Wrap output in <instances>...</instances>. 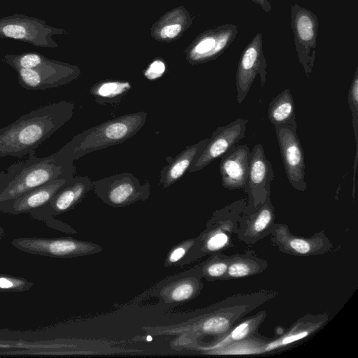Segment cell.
Segmentation results:
<instances>
[{"label":"cell","mask_w":358,"mask_h":358,"mask_svg":"<svg viewBox=\"0 0 358 358\" xmlns=\"http://www.w3.org/2000/svg\"><path fill=\"white\" fill-rule=\"evenodd\" d=\"M74 104L67 101L41 106L0 129V157H22L36 148L73 116Z\"/></svg>","instance_id":"cell-1"},{"label":"cell","mask_w":358,"mask_h":358,"mask_svg":"<svg viewBox=\"0 0 358 358\" xmlns=\"http://www.w3.org/2000/svg\"><path fill=\"white\" fill-rule=\"evenodd\" d=\"M36 153L0 171V204L15 199L50 180L72 178L76 173L73 164L60 160L53 154L38 157Z\"/></svg>","instance_id":"cell-2"},{"label":"cell","mask_w":358,"mask_h":358,"mask_svg":"<svg viewBox=\"0 0 358 358\" xmlns=\"http://www.w3.org/2000/svg\"><path fill=\"white\" fill-rule=\"evenodd\" d=\"M147 116L143 111L125 114L92 127L76 135L54 155L60 160L73 164L85 155L133 137L143 127Z\"/></svg>","instance_id":"cell-3"},{"label":"cell","mask_w":358,"mask_h":358,"mask_svg":"<svg viewBox=\"0 0 358 358\" xmlns=\"http://www.w3.org/2000/svg\"><path fill=\"white\" fill-rule=\"evenodd\" d=\"M63 29L48 25L43 20L23 14L0 18V38H10L41 48H57L52 36L63 34Z\"/></svg>","instance_id":"cell-4"},{"label":"cell","mask_w":358,"mask_h":358,"mask_svg":"<svg viewBox=\"0 0 358 358\" xmlns=\"http://www.w3.org/2000/svg\"><path fill=\"white\" fill-rule=\"evenodd\" d=\"M93 190L103 202L113 207H122L150 195L149 182L142 184L131 173H122L92 181Z\"/></svg>","instance_id":"cell-5"},{"label":"cell","mask_w":358,"mask_h":358,"mask_svg":"<svg viewBox=\"0 0 358 358\" xmlns=\"http://www.w3.org/2000/svg\"><path fill=\"white\" fill-rule=\"evenodd\" d=\"M22 87L29 90H42L65 85L79 78L77 66L66 62L46 59L34 69L15 70Z\"/></svg>","instance_id":"cell-6"},{"label":"cell","mask_w":358,"mask_h":358,"mask_svg":"<svg viewBox=\"0 0 358 358\" xmlns=\"http://www.w3.org/2000/svg\"><path fill=\"white\" fill-rule=\"evenodd\" d=\"M291 27L299 61L309 76L316 54L318 17L310 10L294 3L291 6Z\"/></svg>","instance_id":"cell-7"},{"label":"cell","mask_w":358,"mask_h":358,"mask_svg":"<svg viewBox=\"0 0 358 358\" xmlns=\"http://www.w3.org/2000/svg\"><path fill=\"white\" fill-rule=\"evenodd\" d=\"M12 245L25 252L55 258H72L97 252L99 245L71 238H17Z\"/></svg>","instance_id":"cell-8"},{"label":"cell","mask_w":358,"mask_h":358,"mask_svg":"<svg viewBox=\"0 0 358 358\" xmlns=\"http://www.w3.org/2000/svg\"><path fill=\"white\" fill-rule=\"evenodd\" d=\"M266 66L262 35L257 33L243 50L238 63L236 86L238 103H242L246 98L257 75L260 77L261 86H264L266 80Z\"/></svg>","instance_id":"cell-9"},{"label":"cell","mask_w":358,"mask_h":358,"mask_svg":"<svg viewBox=\"0 0 358 358\" xmlns=\"http://www.w3.org/2000/svg\"><path fill=\"white\" fill-rule=\"evenodd\" d=\"M296 127L292 125L274 126L288 181L294 189L303 192L307 187L305 159L296 134Z\"/></svg>","instance_id":"cell-10"},{"label":"cell","mask_w":358,"mask_h":358,"mask_svg":"<svg viewBox=\"0 0 358 358\" xmlns=\"http://www.w3.org/2000/svg\"><path fill=\"white\" fill-rule=\"evenodd\" d=\"M238 34V27L226 23L201 33L188 48L187 59L192 64L213 60L232 43Z\"/></svg>","instance_id":"cell-11"},{"label":"cell","mask_w":358,"mask_h":358,"mask_svg":"<svg viewBox=\"0 0 358 358\" xmlns=\"http://www.w3.org/2000/svg\"><path fill=\"white\" fill-rule=\"evenodd\" d=\"M248 122V120L239 118L217 127L189 168V173L201 170L238 143L245 136Z\"/></svg>","instance_id":"cell-12"},{"label":"cell","mask_w":358,"mask_h":358,"mask_svg":"<svg viewBox=\"0 0 358 358\" xmlns=\"http://www.w3.org/2000/svg\"><path fill=\"white\" fill-rule=\"evenodd\" d=\"M251 154L248 177L243 189L248 194V207L252 206V210L255 211L270 196L271 183L275 176L261 143L254 146Z\"/></svg>","instance_id":"cell-13"},{"label":"cell","mask_w":358,"mask_h":358,"mask_svg":"<svg viewBox=\"0 0 358 358\" xmlns=\"http://www.w3.org/2000/svg\"><path fill=\"white\" fill-rule=\"evenodd\" d=\"M93 189L87 176H73L44 206L29 213L38 219H48L71 210Z\"/></svg>","instance_id":"cell-14"},{"label":"cell","mask_w":358,"mask_h":358,"mask_svg":"<svg viewBox=\"0 0 358 358\" xmlns=\"http://www.w3.org/2000/svg\"><path fill=\"white\" fill-rule=\"evenodd\" d=\"M271 241L278 249L285 253L297 256H309L327 252L332 247L330 241L323 231L310 238L294 236L288 227L282 224H274L271 231Z\"/></svg>","instance_id":"cell-15"},{"label":"cell","mask_w":358,"mask_h":358,"mask_svg":"<svg viewBox=\"0 0 358 358\" xmlns=\"http://www.w3.org/2000/svg\"><path fill=\"white\" fill-rule=\"evenodd\" d=\"M251 155L247 145L236 143L220 157L219 170L224 188L229 190L245 188Z\"/></svg>","instance_id":"cell-16"},{"label":"cell","mask_w":358,"mask_h":358,"mask_svg":"<svg viewBox=\"0 0 358 358\" xmlns=\"http://www.w3.org/2000/svg\"><path fill=\"white\" fill-rule=\"evenodd\" d=\"M71 178H57L47 182L17 197L0 204V211L11 214L30 213L46 204Z\"/></svg>","instance_id":"cell-17"},{"label":"cell","mask_w":358,"mask_h":358,"mask_svg":"<svg viewBox=\"0 0 358 358\" xmlns=\"http://www.w3.org/2000/svg\"><path fill=\"white\" fill-rule=\"evenodd\" d=\"M274 220V208L268 196L259 208L240 219L238 238L246 243H253L263 238L271 233Z\"/></svg>","instance_id":"cell-18"},{"label":"cell","mask_w":358,"mask_h":358,"mask_svg":"<svg viewBox=\"0 0 358 358\" xmlns=\"http://www.w3.org/2000/svg\"><path fill=\"white\" fill-rule=\"evenodd\" d=\"M205 138L199 142L187 146L176 157H166L168 164L162 169L159 175V185L168 188L178 181L188 171L196 157L201 152L208 141Z\"/></svg>","instance_id":"cell-19"},{"label":"cell","mask_w":358,"mask_h":358,"mask_svg":"<svg viewBox=\"0 0 358 358\" xmlns=\"http://www.w3.org/2000/svg\"><path fill=\"white\" fill-rule=\"evenodd\" d=\"M227 308L226 311L210 315L202 320L196 326V331L203 334L224 336L234 327V324L246 313L245 304Z\"/></svg>","instance_id":"cell-20"},{"label":"cell","mask_w":358,"mask_h":358,"mask_svg":"<svg viewBox=\"0 0 358 358\" xmlns=\"http://www.w3.org/2000/svg\"><path fill=\"white\" fill-rule=\"evenodd\" d=\"M268 266L265 260L255 256L253 251L231 255L226 274L222 280L248 277L264 271Z\"/></svg>","instance_id":"cell-21"},{"label":"cell","mask_w":358,"mask_h":358,"mask_svg":"<svg viewBox=\"0 0 358 358\" xmlns=\"http://www.w3.org/2000/svg\"><path fill=\"white\" fill-rule=\"evenodd\" d=\"M268 117L274 126L297 127L295 105L290 90H283L271 100L268 108Z\"/></svg>","instance_id":"cell-22"},{"label":"cell","mask_w":358,"mask_h":358,"mask_svg":"<svg viewBox=\"0 0 358 358\" xmlns=\"http://www.w3.org/2000/svg\"><path fill=\"white\" fill-rule=\"evenodd\" d=\"M191 23V17L186 10L176 9L167 13L153 26L152 34L158 40L173 39Z\"/></svg>","instance_id":"cell-23"},{"label":"cell","mask_w":358,"mask_h":358,"mask_svg":"<svg viewBox=\"0 0 358 358\" xmlns=\"http://www.w3.org/2000/svg\"><path fill=\"white\" fill-rule=\"evenodd\" d=\"M131 89L127 81L107 80L95 84L90 90V94L97 103H115L126 95Z\"/></svg>","instance_id":"cell-24"},{"label":"cell","mask_w":358,"mask_h":358,"mask_svg":"<svg viewBox=\"0 0 358 358\" xmlns=\"http://www.w3.org/2000/svg\"><path fill=\"white\" fill-rule=\"evenodd\" d=\"M202 288V283L192 277L185 278L176 281L166 288V299L171 302H184L195 297Z\"/></svg>","instance_id":"cell-25"},{"label":"cell","mask_w":358,"mask_h":358,"mask_svg":"<svg viewBox=\"0 0 358 358\" xmlns=\"http://www.w3.org/2000/svg\"><path fill=\"white\" fill-rule=\"evenodd\" d=\"M266 313L264 312H260L259 314L242 321L224 335V336H223L214 348L217 349L231 345L236 342L241 341L245 340L247 337L252 336L259 324L264 321Z\"/></svg>","instance_id":"cell-26"},{"label":"cell","mask_w":358,"mask_h":358,"mask_svg":"<svg viewBox=\"0 0 358 358\" xmlns=\"http://www.w3.org/2000/svg\"><path fill=\"white\" fill-rule=\"evenodd\" d=\"M325 320H322L320 322L319 321L316 322L312 325H308V327L306 324L302 325L301 324H299L285 336L266 344L264 347H262V352H266L280 348H285L296 341L302 340L317 330Z\"/></svg>","instance_id":"cell-27"},{"label":"cell","mask_w":358,"mask_h":358,"mask_svg":"<svg viewBox=\"0 0 358 358\" xmlns=\"http://www.w3.org/2000/svg\"><path fill=\"white\" fill-rule=\"evenodd\" d=\"M230 260L231 256H227L220 252L214 253L203 264L201 268L202 275L207 280H222L227 273Z\"/></svg>","instance_id":"cell-28"},{"label":"cell","mask_w":358,"mask_h":358,"mask_svg":"<svg viewBox=\"0 0 358 358\" xmlns=\"http://www.w3.org/2000/svg\"><path fill=\"white\" fill-rule=\"evenodd\" d=\"M46 57L37 52H27L19 55H6L3 61L15 70L19 69H34L41 64Z\"/></svg>","instance_id":"cell-29"},{"label":"cell","mask_w":358,"mask_h":358,"mask_svg":"<svg viewBox=\"0 0 358 358\" xmlns=\"http://www.w3.org/2000/svg\"><path fill=\"white\" fill-rule=\"evenodd\" d=\"M348 100L352 117V126L356 147L358 144V68H356L349 91Z\"/></svg>","instance_id":"cell-30"},{"label":"cell","mask_w":358,"mask_h":358,"mask_svg":"<svg viewBox=\"0 0 358 358\" xmlns=\"http://www.w3.org/2000/svg\"><path fill=\"white\" fill-rule=\"evenodd\" d=\"M32 286L33 283L26 279L0 275V292H24Z\"/></svg>","instance_id":"cell-31"},{"label":"cell","mask_w":358,"mask_h":358,"mask_svg":"<svg viewBox=\"0 0 358 358\" xmlns=\"http://www.w3.org/2000/svg\"><path fill=\"white\" fill-rule=\"evenodd\" d=\"M195 241V240L187 241L173 248L167 256L166 265H172L179 262Z\"/></svg>","instance_id":"cell-32"},{"label":"cell","mask_w":358,"mask_h":358,"mask_svg":"<svg viewBox=\"0 0 358 358\" xmlns=\"http://www.w3.org/2000/svg\"><path fill=\"white\" fill-rule=\"evenodd\" d=\"M166 70V65L162 60L157 59L152 62L146 71L145 76L149 80H155L161 77Z\"/></svg>","instance_id":"cell-33"},{"label":"cell","mask_w":358,"mask_h":358,"mask_svg":"<svg viewBox=\"0 0 358 358\" xmlns=\"http://www.w3.org/2000/svg\"><path fill=\"white\" fill-rule=\"evenodd\" d=\"M254 3H257L259 6L262 8V9L266 12L268 13L272 10V6L268 0H250Z\"/></svg>","instance_id":"cell-34"},{"label":"cell","mask_w":358,"mask_h":358,"mask_svg":"<svg viewBox=\"0 0 358 358\" xmlns=\"http://www.w3.org/2000/svg\"><path fill=\"white\" fill-rule=\"evenodd\" d=\"M3 236V231L2 228L0 227V239L2 238Z\"/></svg>","instance_id":"cell-35"},{"label":"cell","mask_w":358,"mask_h":358,"mask_svg":"<svg viewBox=\"0 0 358 358\" xmlns=\"http://www.w3.org/2000/svg\"><path fill=\"white\" fill-rule=\"evenodd\" d=\"M152 340V338L151 336H148L147 337V341H151Z\"/></svg>","instance_id":"cell-36"}]
</instances>
